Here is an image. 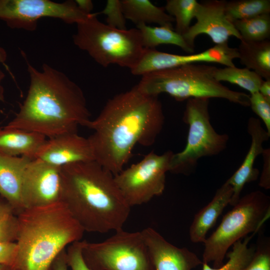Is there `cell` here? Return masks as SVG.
<instances>
[{"mask_svg": "<svg viewBox=\"0 0 270 270\" xmlns=\"http://www.w3.org/2000/svg\"><path fill=\"white\" fill-rule=\"evenodd\" d=\"M256 234L246 236L244 240H240L232 246V250L226 256L228 262L219 268H212L208 264L202 262V270H244L250 261L255 250L248 244Z\"/></svg>", "mask_w": 270, "mask_h": 270, "instance_id": "4316f807", "label": "cell"}, {"mask_svg": "<svg viewBox=\"0 0 270 270\" xmlns=\"http://www.w3.org/2000/svg\"><path fill=\"white\" fill-rule=\"evenodd\" d=\"M136 27L145 48L154 49L160 44H166L176 46L190 54L194 52V48L189 46L182 36L173 28L163 26H151L145 24H138Z\"/></svg>", "mask_w": 270, "mask_h": 270, "instance_id": "603a6c76", "label": "cell"}, {"mask_svg": "<svg viewBox=\"0 0 270 270\" xmlns=\"http://www.w3.org/2000/svg\"><path fill=\"white\" fill-rule=\"evenodd\" d=\"M225 12L234 23L264 14H270V0H232L226 1Z\"/></svg>", "mask_w": 270, "mask_h": 270, "instance_id": "d4e9b609", "label": "cell"}, {"mask_svg": "<svg viewBox=\"0 0 270 270\" xmlns=\"http://www.w3.org/2000/svg\"><path fill=\"white\" fill-rule=\"evenodd\" d=\"M121 2L126 20H131L136 26L156 24L174 29V18L166 12L164 7L158 6L149 0H122Z\"/></svg>", "mask_w": 270, "mask_h": 270, "instance_id": "44dd1931", "label": "cell"}, {"mask_svg": "<svg viewBox=\"0 0 270 270\" xmlns=\"http://www.w3.org/2000/svg\"><path fill=\"white\" fill-rule=\"evenodd\" d=\"M76 2L80 8L83 12L90 14H92V11L93 9V3L90 0H75Z\"/></svg>", "mask_w": 270, "mask_h": 270, "instance_id": "74e56055", "label": "cell"}, {"mask_svg": "<svg viewBox=\"0 0 270 270\" xmlns=\"http://www.w3.org/2000/svg\"><path fill=\"white\" fill-rule=\"evenodd\" d=\"M232 193V186L226 181L217 190L211 201L195 215L189 230L192 242H204L208 232L224 210L230 204Z\"/></svg>", "mask_w": 270, "mask_h": 270, "instance_id": "d6986e66", "label": "cell"}, {"mask_svg": "<svg viewBox=\"0 0 270 270\" xmlns=\"http://www.w3.org/2000/svg\"><path fill=\"white\" fill-rule=\"evenodd\" d=\"M248 132L251 138L249 150L240 167L226 180L232 188V196L230 204L234 206L239 200L244 186L257 180L259 170L254 167L258 156L262 154L264 148L263 144L270 136L262 127L258 118L250 117L248 122Z\"/></svg>", "mask_w": 270, "mask_h": 270, "instance_id": "2e32d148", "label": "cell"}, {"mask_svg": "<svg viewBox=\"0 0 270 270\" xmlns=\"http://www.w3.org/2000/svg\"><path fill=\"white\" fill-rule=\"evenodd\" d=\"M60 202L84 230L106 233L122 228L130 213L114 176L96 160L62 168Z\"/></svg>", "mask_w": 270, "mask_h": 270, "instance_id": "3957f363", "label": "cell"}, {"mask_svg": "<svg viewBox=\"0 0 270 270\" xmlns=\"http://www.w3.org/2000/svg\"><path fill=\"white\" fill-rule=\"evenodd\" d=\"M62 168L32 159L24 176L22 200L24 208L46 206L60 202Z\"/></svg>", "mask_w": 270, "mask_h": 270, "instance_id": "7c38bea8", "label": "cell"}, {"mask_svg": "<svg viewBox=\"0 0 270 270\" xmlns=\"http://www.w3.org/2000/svg\"><path fill=\"white\" fill-rule=\"evenodd\" d=\"M258 92L266 98L270 100V80H264L262 82Z\"/></svg>", "mask_w": 270, "mask_h": 270, "instance_id": "ab89813d", "label": "cell"}, {"mask_svg": "<svg viewBox=\"0 0 270 270\" xmlns=\"http://www.w3.org/2000/svg\"><path fill=\"white\" fill-rule=\"evenodd\" d=\"M209 48L196 54L180 55L162 52L156 49L145 48L136 64L130 72L135 76L146 74L166 69L176 68L186 64L198 62H212Z\"/></svg>", "mask_w": 270, "mask_h": 270, "instance_id": "ac0fdd59", "label": "cell"}, {"mask_svg": "<svg viewBox=\"0 0 270 270\" xmlns=\"http://www.w3.org/2000/svg\"><path fill=\"white\" fill-rule=\"evenodd\" d=\"M35 158L56 166L95 160L90 142L76 132L64 133L46 140Z\"/></svg>", "mask_w": 270, "mask_h": 270, "instance_id": "5bb4252c", "label": "cell"}, {"mask_svg": "<svg viewBox=\"0 0 270 270\" xmlns=\"http://www.w3.org/2000/svg\"><path fill=\"white\" fill-rule=\"evenodd\" d=\"M82 254L92 270H153L140 231L122 228L102 242L84 240Z\"/></svg>", "mask_w": 270, "mask_h": 270, "instance_id": "9c48e42d", "label": "cell"}, {"mask_svg": "<svg viewBox=\"0 0 270 270\" xmlns=\"http://www.w3.org/2000/svg\"><path fill=\"white\" fill-rule=\"evenodd\" d=\"M262 155L263 157V168L260 176L259 185L268 190L270 188V150L264 149Z\"/></svg>", "mask_w": 270, "mask_h": 270, "instance_id": "e575fe53", "label": "cell"}, {"mask_svg": "<svg viewBox=\"0 0 270 270\" xmlns=\"http://www.w3.org/2000/svg\"><path fill=\"white\" fill-rule=\"evenodd\" d=\"M17 270H51L58 256L81 240L84 230L61 202L27 208L16 214Z\"/></svg>", "mask_w": 270, "mask_h": 270, "instance_id": "277c9868", "label": "cell"}, {"mask_svg": "<svg viewBox=\"0 0 270 270\" xmlns=\"http://www.w3.org/2000/svg\"><path fill=\"white\" fill-rule=\"evenodd\" d=\"M32 159L0 154V196L10 204L16 215L24 209L22 185L26 169Z\"/></svg>", "mask_w": 270, "mask_h": 270, "instance_id": "e0dca14e", "label": "cell"}, {"mask_svg": "<svg viewBox=\"0 0 270 270\" xmlns=\"http://www.w3.org/2000/svg\"><path fill=\"white\" fill-rule=\"evenodd\" d=\"M12 213L14 214L12 206L0 196V218Z\"/></svg>", "mask_w": 270, "mask_h": 270, "instance_id": "f35d334b", "label": "cell"}, {"mask_svg": "<svg viewBox=\"0 0 270 270\" xmlns=\"http://www.w3.org/2000/svg\"><path fill=\"white\" fill-rule=\"evenodd\" d=\"M140 232L153 270H192L202 264L196 254L173 245L154 228H146Z\"/></svg>", "mask_w": 270, "mask_h": 270, "instance_id": "9a60e30c", "label": "cell"}, {"mask_svg": "<svg viewBox=\"0 0 270 270\" xmlns=\"http://www.w3.org/2000/svg\"><path fill=\"white\" fill-rule=\"evenodd\" d=\"M249 102L252 110L262 120L270 134V100L258 92L250 94Z\"/></svg>", "mask_w": 270, "mask_h": 270, "instance_id": "4dcf8cb0", "label": "cell"}, {"mask_svg": "<svg viewBox=\"0 0 270 270\" xmlns=\"http://www.w3.org/2000/svg\"><path fill=\"white\" fill-rule=\"evenodd\" d=\"M209 98L187 100L182 120L188 126L186 145L181 152L173 154L169 172L189 175L196 170L203 157L216 156L226 148L229 136L218 134L210 121Z\"/></svg>", "mask_w": 270, "mask_h": 270, "instance_id": "ba28073f", "label": "cell"}, {"mask_svg": "<svg viewBox=\"0 0 270 270\" xmlns=\"http://www.w3.org/2000/svg\"><path fill=\"white\" fill-rule=\"evenodd\" d=\"M68 268L65 249L54 260L52 264V270H68Z\"/></svg>", "mask_w": 270, "mask_h": 270, "instance_id": "d590c367", "label": "cell"}, {"mask_svg": "<svg viewBox=\"0 0 270 270\" xmlns=\"http://www.w3.org/2000/svg\"><path fill=\"white\" fill-rule=\"evenodd\" d=\"M30 86L15 117L4 127L36 132L51 138L76 132L91 120L81 88L65 74L44 64L38 70L28 61Z\"/></svg>", "mask_w": 270, "mask_h": 270, "instance_id": "7a4b0ae2", "label": "cell"}, {"mask_svg": "<svg viewBox=\"0 0 270 270\" xmlns=\"http://www.w3.org/2000/svg\"><path fill=\"white\" fill-rule=\"evenodd\" d=\"M7 54L4 48L0 46V62L4 63L6 60ZM5 77L4 73L0 69V102L4 101V89L2 84Z\"/></svg>", "mask_w": 270, "mask_h": 270, "instance_id": "8d00e7d4", "label": "cell"}, {"mask_svg": "<svg viewBox=\"0 0 270 270\" xmlns=\"http://www.w3.org/2000/svg\"><path fill=\"white\" fill-rule=\"evenodd\" d=\"M226 2L209 0L199 2L194 17L196 22L182 36L189 46L194 48L196 38L202 34L208 36L215 44L228 42L232 36L242 40L234 24L226 16Z\"/></svg>", "mask_w": 270, "mask_h": 270, "instance_id": "4fadbf2b", "label": "cell"}, {"mask_svg": "<svg viewBox=\"0 0 270 270\" xmlns=\"http://www.w3.org/2000/svg\"><path fill=\"white\" fill-rule=\"evenodd\" d=\"M244 270H270V239H259L254 255Z\"/></svg>", "mask_w": 270, "mask_h": 270, "instance_id": "f1b7e54d", "label": "cell"}, {"mask_svg": "<svg viewBox=\"0 0 270 270\" xmlns=\"http://www.w3.org/2000/svg\"><path fill=\"white\" fill-rule=\"evenodd\" d=\"M204 242L202 262L219 268L228 248L248 234H256L270 217V196L256 190L240 198Z\"/></svg>", "mask_w": 270, "mask_h": 270, "instance_id": "52a82bcc", "label": "cell"}, {"mask_svg": "<svg viewBox=\"0 0 270 270\" xmlns=\"http://www.w3.org/2000/svg\"><path fill=\"white\" fill-rule=\"evenodd\" d=\"M173 154L170 150L160 155L150 152L138 162L114 176L116 185L130 207L146 203L163 193Z\"/></svg>", "mask_w": 270, "mask_h": 270, "instance_id": "30bf717a", "label": "cell"}, {"mask_svg": "<svg viewBox=\"0 0 270 270\" xmlns=\"http://www.w3.org/2000/svg\"><path fill=\"white\" fill-rule=\"evenodd\" d=\"M82 240L76 242L68 246L66 258L70 270H92L86 264L82 254Z\"/></svg>", "mask_w": 270, "mask_h": 270, "instance_id": "1f68e13d", "label": "cell"}, {"mask_svg": "<svg viewBox=\"0 0 270 270\" xmlns=\"http://www.w3.org/2000/svg\"><path fill=\"white\" fill-rule=\"evenodd\" d=\"M17 251L16 242H0V265L8 266L13 269Z\"/></svg>", "mask_w": 270, "mask_h": 270, "instance_id": "836d02e7", "label": "cell"}, {"mask_svg": "<svg viewBox=\"0 0 270 270\" xmlns=\"http://www.w3.org/2000/svg\"><path fill=\"white\" fill-rule=\"evenodd\" d=\"M199 2L196 0H168L164 7L176 22L175 31L183 36L190 26Z\"/></svg>", "mask_w": 270, "mask_h": 270, "instance_id": "83f0119b", "label": "cell"}, {"mask_svg": "<svg viewBox=\"0 0 270 270\" xmlns=\"http://www.w3.org/2000/svg\"><path fill=\"white\" fill-rule=\"evenodd\" d=\"M97 14H92L76 24L72 37L74 44L104 67L114 64L130 70L145 49L139 30L111 27L100 21Z\"/></svg>", "mask_w": 270, "mask_h": 270, "instance_id": "8992f818", "label": "cell"}, {"mask_svg": "<svg viewBox=\"0 0 270 270\" xmlns=\"http://www.w3.org/2000/svg\"><path fill=\"white\" fill-rule=\"evenodd\" d=\"M98 14L106 16V24L109 26L120 30L126 29V18L121 0H107L104 9Z\"/></svg>", "mask_w": 270, "mask_h": 270, "instance_id": "f546056e", "label": "cell"}, {"mask_svg": "<svg viewBox=\"0 0 270 270\" xmlns=\"http://www.w3.org/2000/svg\"><path fill=\"white\" fill-rule=\"evenodd\" d=\"M164 122L158 96L140 92L135 86L109 99L87 128L95 160L114 176L128 162L136 144H153Z\"/></svg>", "mask_w": 270, "mask_h": 270, "instance_id": "6da1fadb", "label": "cell"}, {"mask_svg": "<svg viewBox=\"0 0 270 270\" xmlns=\"http://www.w3.org/2000/svg\"><path fill=\"white\" fill-rule=\"evenodd\" d=\"M46 140L45 136L36 132L4 126L0 128V154L34 158Z\"/></svg>", "mask_w": 270, "mask_h": 270, "instance_id": "ffe728a7", "label": "cell"}, {"mask_svg": "<svg viewBox=\"0 0 270 270\" xmlns=\"http://www.w3.org/2000/svg\"><path fill=\"white\" fill-rule=\"evenodd\" d=\"M233 24L240 35L242 40L262 41L270 38V14L236 20Z\"/></svg>", "mask_w": 270, "mask_h": 270, "instance_id": "484cf974", "label": "cell"}, {"mask_svg": "<svg viewBox=\"0 0 270 270\" xmlns=\"http://www.w3.org/2000/svg\"><path fill=\"white\" fill-rule=\"evenodd\" d=\"M214 78L219 82H227L236 84L249 92L250 94L258 92L264 80L254 72L244 68L234 66L216 68L214 72Z\"/></svg>", "mask_w": 270, "mask_h": 270, "instance_id": "cb8c5ba5", "label": "cell"}, {"mask_svg": "<svg viewBox=\"0 0 270 270\" xmlns=\"http://www.w3.org/2000/svg\"><path fill=\"white\" fill-rule=\"evenodd\" d=\"M12 270H14V269H13Z\"/></svg>", "mask_w": 270, "mask_h": 270, "instance_id": "b9f144b4", "label": "cell"}, {"mask_svg": "<svg viewBox=\"0 0 270 270\" xmlns=\"http://www.w3.org/2000/svg\"><path fill=\"white\" fill-rule=\"evenodd\" d=\"M216 68L186 64L144 75L136 86L146 94L158 96L166 93L178 101L190 98H220L250 106V95L232 90L214 78Z\"/></svg>", "mask_w": 270, "mask_h": 270, "instance_id": "5b68a950", "label": "cell"}, {"mask_svg": "<svg viewBox=\"0 0 270 270\" xmlns=\"http://www.w3.org/2000/svg\"><path fill=\"white\" fill-rule=\"evenodd\" d=\"M12 268L6 265H0V270H12Z\"/></svg>", "mask_w": 270, "mask_h": 270, "instance_id": "60d3db41", "label": "cell"}, {"mask_svg": "<svg viewBox=\"0 0 270 270\" xmlns=\"http://www.w3.org/2000/svg\"><path fill=\"white\" fill-rule=\"evenodd\" d=\"M240 62L264 80H270V41L240 40L237 48Z\"/></svg>", "mask_w": 270, "mask_h": 270, "instance_id": "7402d4cb", "label": "cell"}, {"mask_svg": "<svg viewBox=\"0 0 270 270\" xmlns=\"http://www.w3.org/2000/svg\"><path fill=\"white\" fill-rule=\"evenodd\" d=\"M18 230L16 214H10L0 218V242H16Z\"/></svg>", "mask_w": 270, "mask_h": 270, "instance_id": "d6a6232c", "label": "cell"}, {"mask_svg": "<svg viewBox=\"0 0 270 270\" xmlns=\"http://www.w3.org/2000/svg\"><path fill=\"white\" fill-rule=\"evenodd\" d=\"M93 13L83 12L75 0L56 2L50 0H0V19L12 28L36 30L44 18H58L69 24L80 23Z\"/></svg>", "mask_w": 270, "mask_h": 270, "instance_id": "8fae6325", "label": "cell"}]
</instances>
